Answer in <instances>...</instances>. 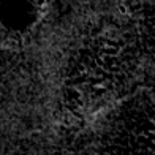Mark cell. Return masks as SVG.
<instances>
[{"instance_id": "obj_2", "label": "cell", "mask_w": 155, "mask_h": 155, "mask_svg": "<svg viewBox=\"0 0 155 155\" xmlns=\"http://www.w3.org/2000/svg\"><path fill=\"white\" fill-rule=\"evenodd\" d=\"M119 10H120V13H127V8H125V6H120Z\"/></svg>"}, {"instance_id": "obj_1", "label": "cell", "mask_w": 155, "mask_h": 155, "mask_svg": "<svg viewBox=\"0 0 155 155\" xmlns=\"http://www.w3.org/2000/svg\"><path fill=\"white\" fill-rule=\"evenodd\" d=\"M103 51L106 52V54H109V55H117L120 49H119V48H116V46H108V48H104Z\"/></svg>"}]
</instances>
